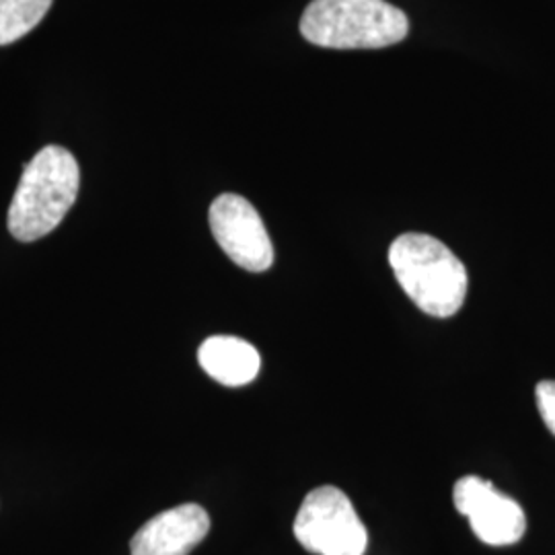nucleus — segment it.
<instances>
[{
  "label": "nucleus",
  "mask_w": 555,
  "mask_h": 555,
  "mask_svg": "<svg viewBox=\"0 0 555 555\" xmlns=\"http://www.w3.org/2000/svg\"><path fill=\"white\" fill-rule=\"evenodd\" d=\"M210 531L199 504H181L153 516L132 539V555H190Z\"/></svg>",
  "instance_id": "nucleus-7"
},
{
  "label": "nucleus",
  "mask_w": 555,
  "mask_h": 555,
  "mask_svg": "<svg viewBox=\"0 0 555 555\" xmlns=\"http://www.w3.org/2000/svg\"><path fill=\"white\" fill-rule=\"evenodd\" d=\"M199 366L208 377L227 387H243L258 377L261 357L258 350L235 336L208 337L198 350Z\"/></svg>",
  "instance_id": "nucleus-8"
},
{
  "label": "nucleus",
  "mask_w": 555,
  "mask_h": 555,
  "mask_svg": "<svg viewBox=\"0 0 555 555\" xmlns=\"http://www.w3.org/2000/svg\"><path fill=\"white\" fill-rule=\"evenodd\" d=\"M54 0H0V46L34 31Z\"/></svg>",
  "instance_id": "nucleus-9"
},
{
  "label": "nucleus",
  "mask_w": 555,
  "mask_h": 555,
  "mask_svg": "<svg viewBox=\"0 0 555 555\" xmlns=\"http://www.w3.org/2000/svg\"><path fill=\"white\" fill-rule=\"evenodd\" d=\"M80 188L79 163L62 146H46L25 165L9 208V231L21 243L50 235L73 204Z\"/></svg>",
  "instance_id": "nucleus-1"
},
{
  "label": "nucleus",
  "mask_w": 555,
  "mask_h": 555,
  "mask_svg": "<svg viewBox=\"0 0 555 555\" xmlns=\"http://www.w3.org/2000/svg\"><path fill=\"white\" fill-rule=\"evenodd\" d=\"M210 229L220 249L249 272H266L274 263V247L266 224L249 199L222 194L210 206Z\"/></svg>",
  "instance_id": "nucleus-5"
},
{
  "label": "nucleus",
  "mask_w": 555,
  "mask_h": 555,
  "mask_svg": "<svg viewBox=\"0 0 555 555\" xmlns=\"http://www.w3.org/2000/svg\"><path fill=\"white\" fill-rule=\"evenodd\" d=\"M535 397L539 414L555 435V380H541L537 385Z\"/></svg>",
  "instance_id": "nucleus-10"
},
{
  "label": "nucleus",
  "mask_w": 555,
  "mask_h": 555,
  "mask_svg": "<svg viewBox=\"0 0 555 555\" xmlns=\"http://www.w3.org/2000/svg\"><path fill=\"white\" fill-rule=\"evenodd\" d=\"M389 263L403 293L433 318H453L467 297L463 261L438 238L405 233L389 247Z\"/></svg>",
  "instance_id": "nucleus-2"
},
{
  "label": "nucleus",
  "mask_w": 555,
  "mask_h": 555,
  "mask_svg": "<svg viewBox=\"0 0 555 555\" xmlns=\"http://www.w3.org/2000/svg\"><path fill=\"white\" fill-rule=\"evenodd\" d=\"M410 21L385 0H313L300 34L319 48L377 50L405 40Z\"/></svg>",
  "instance_id": "nucleus-3"
},
{
  "label": "nucleus",
  "mask_w": 555,
  "mask_h": 555,
  "mask_svg": "<svg viewBox=\"0 0 555 555\" xmlns=\"http://www.w3.org/2000/svg\"><path fill=\"white\" fill-rule=\"evenodd\" d=\"M298 543L315 555H364L369 533L354 504L339 488L309 492L295 518Z\"/></svg>",
  "instance_id": "nucleus-4"
},
{
  "label": "nucleus",
  "mask_w": 555,
  "mask_h": 555,
  "mask_svg": "<svg viewBox=\"0 0 555 555\" xmlns=\"http://www.w3.org/2000/svg\"><path fill=\"white\" fill-rule=\"evenodd\" d=\"M453 502L486 545H515L527 531V516L520 504L498 492L483 477H461L453 488Z\"/></svg>",
  "instance_id": "nucleus-6"
}]
</instances>
